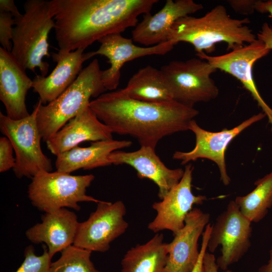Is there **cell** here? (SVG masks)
Here are the masks:
<instances>
[{
  "mask_svg": "<svg viewBox=\"0 0 272 272\" xmlns=\"http://www.w3.org/2000/svg\"><path fill=\"white\" fill-rule=\"evenodd\" d=\"M158 0H51L58 52L85 50L95 41L135 27Z\"/></svg>",
  "mask_w": 272,
  "mask_h": 272,
  "instance_id": "1",
  "label": "cell"
},
{
  "mask_svg": "<svg viewBox=\"0 0 272 272\" xmlns=\"http://www.w3.org/2000/svg\"><path fill=\"white\" fill-rule=\"evenodd\" d=\"M89 107L112 131L136 139L141 146L154 149L164 137L189 130L199 112L174 100L149 103L130 98L121 89L103 93Z\"/></svg>",
  "mask_w": 272,
  "mask_h": 272,
  "instance_id": "2",
  "label": "cell"
},
{
  "mask_svg": "<svg viewBox=\"0 0 272 272\" xmlns=\"http://www.w3.org/2000/svg\"><path fill=\"white\" fill-rule=\"evenodd\" d=\"M248 19L231 18L226 9L218 5L200 17L187 16L173 25L169 37L175 45L184 42L192 45L197 53H211L215 44L226 42L228 50L242 47L257 39L247 26Z\"/></svg>",
  "mask_w": 272,
  "mask_h": 272,
  "instance_id": "3",
  "label": "cell"
},
{
  "mask_svg": "<svg viewBox=\"0 0 272 272\" xmlns=\"http://www.w3.org/2000/svg\"><path fill=\"white\" fill-rule=\"evenodd\" d=\"M23 8L24 14L15 18L11 52L25 70L38 68L46 77L49 64L43 59L50 56L48 38L55 26L48 1L27 0Z\"/></svg>",
  "mask_w": 272,
  "mask_h": 272,
  "instance_id": "4",
  "label": "cell"
},
{
  "mask_svg": "<svg viewBox=\"0 0 272 272\" xmlns=\"http://www.w3.org/2000/svg\"><path fill=\"white\" fill-rule=\"evenodd\" d=\"M102 73L98 60L94 59L59 97L46 105L40 104L37 122L43 141L46 142L89 106L91 97L97 98L106 91L102 80Z\"/></svg>",
  "mask_w": 272,
  "mask_h": 272,
  "instance_id": "5",
  "label": "cell"
},
{
  "mask_svg": "<svg viewBox=\"0 0 272 272\" xmlns=\"http://www.w3.org/2000/svg\"><path fill=\"white\" fill-rule=\"evenodd\" d=\"M94 178L93 174L72 175L57 171L41 172L32 178L28 186V197L33 206L45 213L65 208L79 211L80 202L102 201L86 194L87 188Z\"/></svg>",
  "mask_w": 272,
  "mask_h": 272,
  "instance_id": "6",
  "label": "cell"
},
{
  "mask_svg": "<svg viewBox=\"0 0 272 272\" xmlns=\"http://www.w3.org/2000/svg\"><path fill=\"white\" fill-rule=\"evenodd\" d=\"M39 99L29 116L19 120L12 119L0 112V130L11 142L15 153L16 166L13 170L18 178L31 179L38 173L51 172V160L42 152V140L37 122Z\"/></svg>",
  "mask_w": 272,
  "mask_h": 272,
  "instance_id": "7",
  "label": "cell"
},
{
  "mask_svg": "<svg viewBox=\"0 0 272 272\" xmlns=\"http://www.w3.org/2000/svg\"><path fill=\"white\" fill-rule=\"evenodd\" d=\"M173 100L193 107L215 99L219 89L211 75L217 70L206 60L192 58L173 60L160 69Z\"/></svg>",
  "mask_w": 272,
  "mask_h": 272,
  "instance_id": "8",
  "label": "cell"
},
{
  "mask_svg": "<svg viewBox=\"0 0 272 272\" xmlns=\"http://www.w3.org/2000/svg\"><path fill=\"white\" fill-rule=\"evenodd\" d=\"M251 223L241 214L235 201L231 200L212 225L207 249L213 253L221 246V255L216 263L223 271L238 262L249 250Z\"/></svg>",
  "mask_w": 272,
  "mask_h": 272,
  "instance_id": "9",
  "label": "cell"
},
{
  "mask_svg": "<svg viewBox=\"0 0 272 272\" xmlns=\"http://www.w3.org/2000/svg\"><path fill=\"white\" fill-rule=\"evenodd\" d=\"M125 214L126 208L121 200L98 203L88 219L80 223L73 245L92 252L107 251L110 243L127 230Z\"/></svg>",
  "mask_w": 272,
  "mask_h": 272,
  "instance_id": "10",
  "label": "cell"
},
{
  "mask_svg": "<svg viewBox=\"0 0 272 272\" xmlns=\"http://www.w3.org/2000/svg\"><path fill=\"white\" fill-rule=\"evenodd\" d=\"M265 116L263 112L259 113L233 128L224 129L218 132H212L202 128L193 119L189 123V130L195 134L194 148L189 152L175 151L173 158L180 160L182 165L199 158L209 159L218 166L221 181L225 185H228L231 179L227 173L225 161V153L228 146L244 129L262 119Z\"/></svg>",
  "mask_w": 272,
  "mask_h": 272,
  "instance_id": "11",
  "label": "cell"
},
{
  "mask_svg": "<svg viewBox=\"0 0 272 272\" xmlns=\"http://www.w3.org/2000/svg\"><path fill=\"white\" fill-rule=\"evenodd\" d=\"M193 167L185 165L183 175L179 182L160 201L152 207L157 214L148 225V228L157 233L168 230L175 233L184 225L185 220L194 205H202L207 200L205 195H195L191 190Z\"/></svg>",
  "mask_w": 272,
  "mask_h": 272,
  "instance_id": "12",
  "label": "cell"
},
{
  "mask_svg": "<svg viewBox=\"0 0 272 272\" xmlns=\"http://www.w3.org/2000/svg\"><path fill=\"white\" fill-rule=\"evenodd\" d=\"M270 50L264 42L257 39L248 45L224 54L210 56L201 52L196 54V55L207 61L217 70L231 75L241 82L267 117L272 132V109L261 97L252 74V68L255 62L268 54Z\"/></svg>",
  "mask_w": 272,
  "mask_h": 272,
  "instance_id": "13",
  "label": "cell"
},
{
  "mask_svg": "<svg viewBox=\"0 0 272 272\" xmlns=\"http://www.w3.org/2000/svg\"><path fill=\"white\" fill-rule=\"evenodd\" d=\"M98 41L100 46L97 50L92 51V55L93 57L103 55L108 59L110 66L102 71V80L106 90L111 91L118 87L120 70L126 62L147 55H165L175 45L172 41H169L152 46H139L133 43L132 39L124 37L119 33L106 35Z\"/></svg>",
  "mask_w": 272,
  "mask_h": 272,
  "instance_id": "14",
  "label": "cell"
},
{
  "mask_svg": "<svg viewBox=\"0 0 272 272\" xmlns=\"http://www.w3.org/2000/svg\"><path fill=\"white\" fill-rule=\"evenodd\" d=\"M210 214L194 208L188 214L184 226L173 234L168 243V256L164 272H192L198 259V241L207 225Z\"/></svg>",
  "mask_w": 272,
  "mask_h": 272,
  "instance_id": "15",
  "label": "cell"
},
{
  "mask_svg": "<svg viewBox=\"0 0 272 272\" xmlns=\"http://www.w3.org/2000/svg\"><path fill=\"white\" fill-rule=\"evenodd\" d=\"M202 9L201 4L193 0H167L157 13L144 15L131 32V39L145 46L169 41L172 27L178 20Z\"/></svg>",
  "mask_w": 272,
  "mask_h": 272,
  "instance_id": "16",
  "label": "cell"
},
{
  "mask_svg": "<svg viewBox=\"0 0 272 272\" xmlns=\"http://www.w3.org/2000/svg\"><path fill=\"white\" fill-rule=\"evenodd\" d=\"M111 164L129 165L135 170L140 178L153 181L158 187V196L162 199L181 179L184 170L168 168L155 152V149L146 146L135 151H115L108 157Z\"/></svg>",
  "mask_w": 272,
  "mask_h": 272,
  "instance_id": "17",
  "label": "cell"
},
{
  "mask_svg": "<svg viewBox=\"0 0 272 272\" xmlns=\"http://www.w3.org/2000/svg\"><path fill=\"white\" fill-rule=\"evenodd\" d=\"M11 52L0 47V100L7 116L19 120L30 115L26 98L32 88L33 81Z\"/></svg>",
  "mask_w": 272,
  "mask_h": 272,
  "instance_id": "18",
  "label": "cell"
},
{
  "mask_svg": "<svg viewBox=\"0 0 272 272\" xmlns=\"http://www.w3.org/2000/svg\"><path fill=\"white\" fill-rule=\"evenodd\" d=\"M78 49L67 53H52L56 65L47 76L36 75L33 79L32 88L39 96L42 105L54 100L76 80L81 72L83 63L92 57V51L84 53Z\"/></svg>",
  "mask_w": 272,
  "mask_h": 272,
  "instance_id": "19",
  "label": "cell"
},
{
  "mask_svg": "<svg viewBox=\"0 0 272 272\" xmlns=\"http://www.w3.org/2000/svg\"><path fill=\"white\" fill-rule=\"evenodd\" d=\"M112 134L110 129L98 118L89 106L72 118L46 143L49 151L57 156L85 141L112 140Z\"/></svg>",
  "mask_w": 272,
  "mask_h": 272,
  "instance_id": "20",
  "label": "cell"
},
{
  "mask_svg": "<svg viewBox=\"0 0 272 272\" xmlns=\"http://www.w3.org/2000/svg\"><path fill=\"white\" fill-rule=\"evenodd\" d=\"M38 223L26 232V236L32 243H45L52 258L57 252L73 244L80 223L76 214L65 208L53 212L45 213Z\"/></svg>",
  "mask_w": 272,
  "mask_h": 272,
  "instance_id": "21",
  "label": "cell"
},
{
  "mask_svg": "<svg viewBox=\"0 0 272 272\" xmlns=\"http://www.w3.org/2000/svg\"><path fill=\"white\" fill-rule=\"evenodd\" d=\"M130 141L113 139L92 143L87 147L77 146L56 156V171L71 173L79 169H92L111 165L108 157L113 152L130 147Z\"/></svg>",
  "mask_w": 272,
  "mask_h": 272,
  "instance_id": "22",
  "label": "cell"
},
{
  "mask_svg": "<svg viewBox=\"0 0 272 272\" xmlns=\"http://www.w3.org/2000/svg\"><path fill=\"white\" fill-rule=\"evenodd\" d=\"M168 256V243L157 233L146 243L127 251L121 262V272H164Z\"/></svg>",
  "mask_w": 272,
  "mask_h": 272,
  "instance_id": "23",
  "label": "cell"
},
{
  "mask_svg": "<svg viewBox=\"0 0 272 272\" xmlns=\"http://www.w3.org/2000/svg\"><path fill=\"white\" fill-rule=\"evenodd\" d=\"M121 90L130 98L146 102L163 103L173 100L160 70L150 65L140 69Z\"/></svg>",
  "mask_w": 272,
  "mask_h": 272,
  "instance_id": "24",
  "label": "cell"
},
{
  "mask_svg": "<svg viewBox=\"0 0 272 272\" xmlns=\"http://www.w3.org/2000/svg\"><path fill=\"white\" fill-rule=\"evenodd\" d=\"M255 188L244 196H238L235 202L241 214L251 222L262 220L272 207V172L255 182Z\"/></svg>",
  "mask_w": 272,
  "mask_h": 272,
  "instance_id": "25",
  "label": "cell"
},
{
  "mask_svg": "<svg viewBox=\"0 0 272 272\" xmlns=\"http://www.w3.org/2000/svg\"><path fill=\"white\" fill-rule=\"evenodd\" d=\"M61 252L60 257L51 262L49 272H101L91 261L90 250L72 245Z\"/></svg>",
  "mask_w": 272,
  "mask_h": 272,
  "instance_id": "26",
  "label": "cell"
},
{
  "mask_svg": "<svg viewBox=\"0 0 272 272\" xmlns=\"http://www.w3.org/2000/svg\"><path fill=\"white\" fill-rule=\"evenodd\" d=\"M52 257L48 250L44 249L43 253L37 256L32 245L27 246L24 252V260L14 272H49Z\"/></svg>",
  "mask_w": 272,
  "mask_h": 272,
  "instance_id": "27",
  "label": "cell"
},
{
  "mask_svg": "<svg viewBox=\"0 0 272 272\" xmlns=\"http://www.w3.org/2000/svg\"><path fill=\"white\" fill-rule=\"evenodd\" d=\"M15 19L10 13L0 11V43L6 50L11 52L13 28Z\"/></svg>",
  "mask_w": 272,
  "mask_h": 272,
  "instance_id": "28",
  "label": "cell"
},
{
  "mask_svg": "<svg viewBox=\"0 0 272 272\" xmlns=\"http://www.w3.org/2000/svg\"><path fill=\"white\" fill-rule=\"evenodd\" d=\"M13 147L6 137L0 138V172L13 169L16 166V158L13 156Z\"/></svg>",
  "mask_w": 272,
  "mask_h": 272,
  "instance_id": "29",
  "label": "cell"
},
{
  "mask_svg": "<svg viewBox=\"0 0 272 272\" xmlns=\"http://www.w3.org/2000/svg\"><path fill=\"white\" fill-rule=\"evenodd\" d=\"M255 0H229L227 3L233 10L241 15L252 14L255 10Z\"/></svg>",
  "mask_w": 272,
  "mask_h": 272,
  "instance_id": "30",
  "label": "cell"
},
{
  "mask_svg": "<svg viewBox=\"0 0 272 272\" xmlns=\"http://www.w3.org/2000/svg\"><path fill=\"white\" fill-rule=\"evenodd\" d=\"M212 230V225L208 224L202 234V243L200 249V254L197 262L192 272H204L203 267V258L207 251L208 243Z\"/></svg>",
  "mask_w": 272,
  "mask_h": 272,
  "instance_id": "31",
  "label": "cell"
},
{
  "mask_svg": "<svg viewBox=\"0 0 272 272\" xmlns=\"http://www.w3.org/2000/svg\"><path fill=\"white\" fill-rule=\"evenodd\" d=\"M204 272H219V267L216 263V258L213 253L206 251L203 258ZM222 272H232L229 269Z\"/></svg>",
  "mask_w": 272,
  "mask_h": 272,
  "instance_id": "32",
  "label": "cell"
},
{
  "mask_svg": "<svg viewBox=\"0 0 272 272\" xmlns=\"http://www.w3.org/2000/svg\"><path fill=\"white\" fill-rule=\"evenodd\" d=\"M257 39L264 43L267 47L272 50V28L267 23H264L257 34Z\"/></svg>",
  "mask_w": 272,
  "mask_h": 272,
  "instance_id": "33",
  "label": "cell"
},
{
  "mask_svg": "<svg viewBox=\"0 0 272 272\" xmlns=\"http://www.w3.org/2000/svg\"><path fill=\"white\" fill-rule=\"evenodd\" d=\"M0 11L9 13L15 18H18L22 15L13 0H1Z\"/></svg>",
  "mask_w": 272,
  "mask_h": 272,
  "instance_id": "34",
  "label": "cell"
},
{
  "mask_svg": "<svg viewBox=\"0 0 272 272\" xmlns=\"http://www.w3.org/2000/svg\"><path fill=\"white\" fill-rule=\"evenodd\" d=\"M255 10L260 13H269L272 17V0L267 1H256Z\"/></svg>",
  "mask_w": 272,
  "mask_h": 272,
  "instance_id": "35",
  "label": "cell"
},
{
  "mask_svg": "<svg viewBox=\"0 0 272 272\" xmlns=\"http://www.w3.org/2000/svg\"><path fill=\"white\" fill-rule=\"evenodd\" d=\"M258 272H272V246L269 251V258L267 263L260 266Z\"/></svg>",
  "mask_w": 272,
  "mask_h": 272,
  "instance_id": "36",
  "label": "cell"
}]
</instances>
